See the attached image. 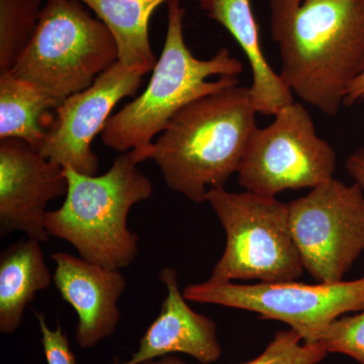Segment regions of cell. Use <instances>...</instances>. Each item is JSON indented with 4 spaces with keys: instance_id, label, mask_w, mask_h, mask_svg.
Returning <instances> with one entry per match:
<instances>
[{
    "instance_id": "cell-2",
    "label": "cell",
    "mask_w": 364,
    "mask_h": 364,
    "mask_svg": "<svg viewBox=\"0 0 364 364\" xmlns=\"http://www.w3.org/2000/svg\"><path fill=\"white\" fill-rule=\"evenodd\" d=\"M250 87L235 85L177 112L153 144L151 159L171 191L195 203L238 172L257 127Z\"/></svg>"
},
{
    "instance_id": "cell-15",
    "label": "cell",
    "mask_w": 364,
    "mask_h": 364,
    "mask_svg": "<svg viewBox=\"0 0 364 364\" xmlns=\"http://www.w3.org/2000/svg\"><path fill=\"white\" fill-rule=\"evenodd\" d=\"M53 275L41 242H14L0 256V332L13 334L23 323L26 306L36 294L51 286Z\"/></svg>"
},
{
    "instance_id": "cell-18",
    "label": "cell",
    "mask_w": 364,
    "mask_h": 364,
    "mask_svg": "<svg viewBox=\"0 0 364 364\" xmlns=\"http://www.w3.org/2000/svg\"><path fill=\"white\" fill-rule=\"evenodd\" d=\"M46 0H0V73L11 70L30 44Z\"/></svg>"
},
{
    "instance_id": "cell-11",
    "label": "cell",
    "mask_w": 364,
    "mask_h": 364,
    "mask_svg": "<svg viewBox=\"0 0 364 364\" xmlns=\"http://www.w3.org/2000/svg\"><path fill=\"white\" fill-rule=\"evenodd\" d=\"M65 169L18 139L0 140V236L23 232L49 241L48 203L66 196Z\"/></svg>"
},
{
    "instance_id": "cell-23",
    "label": "cell",
    "mask_w": 364,
    "mask_h": 364,
    "mask_svg": "<svg viewBox=\"0 0 364 364\" xmlns=\"http://www.w3.org/2000/svg\"><path fill=\"white\" fill-rule=\"evenodd\" d=\"M364 100V71L352 82L344 98V105L352 107Z\"/></svg>"
},
{
    "instance_id": "cell-21",
    "label": "cell",
    "mask_w": 364,
    "mask_h": 364,
    "mask_svg": "<svg viewBox=\"0 0 364 364\" xmlns=\"http://www.w3.org/2000/svg\"><path fill=\"white\" fill-rule=\"evenodd\" d=\"M35 316L42 333V345L47 364H77L61 325L51 329L43 314L35 313Z\"/></svg>"
},
{
    "instance_id": "cell-5",
    "label": "cell",
    "mask_w": 364,
    "mask_h": 364,
    "mask_svg": "<svg viewBox=\"0 0 364 364\" xmlns=\"http://www.w3.org/2000/svg\"><path fill=\"white\" fill-rule=\"evenodd\" d=\"M119 61L109 28L78 0H46L32 41L11 69L63 102Z\"/></svg>"
},
{
    "instance_id": "cell-10",
    "label": "cell",
    "mask_w": 364,
    "mask_h": 364,
    "mask_svg": "<svg viewBox=\"0 0 364 364\" xmlns=\"http://www.w3.org/2000/svg\"><path fill=\"white\" fill-rule=\"evenodd\" d=\"M150 69L117 61L95 82L72 95L57 107L54 123L38 148L43 157L85 176H97L100 162L91 143L102 133L114 107L133 97Z\"/></svg>"
},
{
    "instance_id": "cell-14",
    "label": "cell",
    "mask_w": 364,
    "mask_h": 364,
    "mask_svg": "<svg viewBox=\"0 0 364 364\" xmlns=\"http://www.w3.org/2000/svg\"><path fill=\"white\" fill-rule=\"evenodd\" d=\"M208 18L224 26L245 53L251 72V97L258 114L274 116L294 102L293 91L277 73L262 52L259 28L254 16L251 0H198Z\"/></svg>"
},
{
    "instance_id": "cell-7",
    "label": "cell",
    "mask_w": 364,
    "mask_h": 364,
    "mask_svg": "<svg viewBox=\"0 0 364 364\" xmlns=\"http://www.w3.org/2000/svg\"><path fill=\"white\" fill-rule=\"evenodd\" d=\"M251 136L237 176L249 193L277 198L287 189L315 188L334 178L337 154L318 136L308 109L286 105Z\"/></svg>"
},
{
    "instance_id": "cell-4",
    "label": "cell",
    "mask_w": 364,
    "mask_h": 364,
    "mask_svg": "<svg viewBox=\"0 0 364 364\" xmlns=\"http://www.w3.org/2000/svg\"><path fill=\"white\" fill-rule=\"evenodd\" d=\"M161 56L140 97L112 114L102 132L107 147L119 153L147 149L177 112L198 98L238 85L244 66L227 48L212 58H196L186 45L181 0H168Z\"/></svg>"
},
{
    "instance_id": "cell-19",
    "label": "cell",
    "mask_w": 364,
    "mask_h": 364,
    "mask_svg": "<svg viewBox=\"0 0 364 364\" xmlns=\"http://www.w3.org/2000/svg\"><path fill=\"white\" fill-rule=\"evenodd\" d=\"M328 352L320 343H304L293 329L279 331L264 351L253 360L243 364H318ZM141 364H188L173 354Z\"/></svg>"
},
{
    "instance_id": "cell-12",
    "label": "cell",
    "mask_w": 364,
    "mask_h": 364,
    "mask_svg": "<svg viewBox=\"0 0 364 364\" xmlns=\"http://www.w3.org/2000/svg\"><path fill=\"white\" fill-rule=\"evenodd\" d=\"M53 282L60 296L77 314L75 340L82 349L93 348L114 334L121 320L119 301L127 287L119 269L88 262L72 254H53Z\"/></svg>"
},
{
    "instance_id": "cell-13",
    "label": "cell",
    "mask_w": 364,
    "mask_h": 364,
    "mask_svg": "<svg viewBox=\"0 0 364 364\" xmlns=\"http://www.w3.org/2000/svg\"><path fill=\"white\" fill-rule=\"evenodd\" d=\"M159 279L167 291L159 315L131 358L124 361L114 358L111 364H141L173 353L188 354L203 364L217 361L222 347L214 321L188 306L179 289L176 268H163Z\"/></svg>"
},
{
    "instance_id": "cell-17",
    "label": "cell",
    "mask_w": 364,
    "mask_h": 364,
    "mask_svg": "<svg viewBox=\"0 0 364 364\" xmlns=\"http://www.w3.org/2000/svg\"><path fill=\"white\" fill-rule=\"evenodd\" d=\"M97 14L109 28L117 48L119 61L128 67L153 70L157 58L150 44L153 14L168 0H78Z\"/></svg>"
},
{
    "instance_id": "cell-24",
    "label": "cell",
    "mask_w": 364,
    "mask_h": 364,
    "mask_svg": "<svg viewBox=\"0 0 364 364\" xmlns=\"http://www.w3.org/2000/svg\"><path fill=\"white\" fill-rule=\"evenodd\" d=\"M296 2H301L303 0H296Z\"/></svg>"
},
{
    "instance_id": "cell-20",
    "label": "cell",
    "mask_w": 364,
    "mask_h": 364,
    "mask_svg": "<svg viewBox=\"0 0 364 364\" xmlns=\"http://www.w3.org/2000/svg\"><path fill=\"white\" fill-rule=\"evenodd\" d=\"M318 343L328 353H341L364 364V309L358 315L333 321Z\"/></svg>"
},
{
    "instance_id": "cell-1",
    "label": "cell",
    "mask_w": 364,
    "mask_h": 364,
    "mask_svg": "<svg viewBox=\"0 0 364 364\" xmlns=\"http://www.w3.org/2000/svg\"><path fill=\"white\" fill-rule=\"evenodd\" d=\"M269 6L284 82L303 102L336 116L364 71V0H269Z\"/></svg>"
},
{
    "instance_id": "cell-6",
    "label": "cell",
    "mask_w": 364,
    "mask_h": 364,
    "mask_svg": "<svg viewBox=\"0 0 364 364\" xmlns=\"http://www.w3.org/2000/svg\"><path fill=\"white\" fill-rule=\"evenodd\" d=\"M207 203L226 233V247L210 280H259L262 284L294 282L304 272L289 221V205L277 198L208 191Z\"/></svg>"
},
{
    "instance_id": "cell-9",
    "label": "cell",
    "mask_w": 364,
    "mask_h": 364,
    "mask_svg": "<svg viewBox=\"0 0 364 364\" xmlns=\"http://www.w3.org/2000/svg\"><path fill=\"white\" fill-rule=\"evenodd\" d=\"M363 191L332 178L287 203L304 269L318 282H343L364 252Z\"/></svg>"
},
{
    "instance_id": "cell-22",
    "label": "cell",
    "mask_w": 364,
    "mask_h": 364,
    "mask_svg": "<svg viewBox=\"0 0 364 364\" xmlns=\"http://www.w3.org/2000/svg\"><path fill=\"white\" fill-rule=\"evenodd\" d=\"M345 166L354 182L364 189V147L352 152L347 158Z\"/></svg>"
},
{
    "instance_id": "cell-3",
    "label": "cell",
    "mask_w": 364,
    "mask_h": 364,
    "mask_svg": "<svg viewBox=\"0 0 364 364\" xmlns=\"http://www.w3.org/2000/svg\"><path fill=\"white\" fill-rule=\"evenodd\" d=\"M152 150L121 153L100 176L65 167V200L46 217L50 236L70 243L88 262L119 270L130 267L139 252V236L129 229V213L152 196V182L138 168L151 159Z\"/></svg>"
},
{
    "instance_id": "cell-16",
    "label": "cell",
    "mask_w": 364,
    "mask_h": 364,
    "mask_svg": "<svg viewBox=\"0 0 364 364\" xmlns=\"http://www.w3.org/2000/svg\"><path fill=\"white\" fill-rule=\"evenodd\" d=\"M62 102L11 70L0 73V140L18 139L38 150Z\"/></svg>"
},
{
    "instance_id": "cell-8",
    "label": "cell",
    "mask_w": 364,
    "mask_h": 364,
    "mask_svg": "<svg viewBox=\"0 0 364 364\" xmlns=\"http://www.w3.org/2000/svg\"><path fill=\"white\" fill-rule=\"evenodd\" d=\"M189 301L212 304L259 314L286 323L306 344H317L333 321L364 309V273L360 279L336 284H236L208 279L184 287Z\"/></svg>"
}]
</instances>
